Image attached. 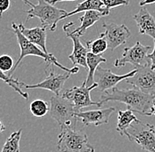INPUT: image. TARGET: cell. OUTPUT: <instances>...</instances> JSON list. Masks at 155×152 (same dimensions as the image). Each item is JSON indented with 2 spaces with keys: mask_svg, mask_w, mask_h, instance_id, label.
<instances>
[{
  "mask_svg": "<svg viewBox=\"0 0 155 152\" xmlns=\"http://www.w3.org/2000/svg\"><path fill=\"white\" fill-rule=\"evenodd\" d=\"M108 101H118L127 105V108L143 115L150 116V113L155 101V97L146 94L138 89H119L112 88L110 92L106 91L101 96L99 107Z\"/></svg>",
  "mask_w": 155,
  "mask_h": 152,
  "instance_id": "cell-1",
  "label": "cell"
},
{
  "mask_svg": "<svg viewBox=\"0 0 155 152\" xmlns=\"http://www.w3.org/2000/svg\"><path fill=\"white\" fill-rule=\"evenodd\" d=\"M136 70L137 73L126 79V83L146 94L155 97V69H152L151 63Z\"/></svg>",
  "mask_w": 155,
  "mask_h": 152,
  "instance_id": "cell-9",
  "label": "cell"
},
{
  "mask_svg": "<svg viewBox=\"0 0 155 152\" xmlns=\"http://www.w3.org/2000/svg\"><path fill=\"white\" fill-rule=\"evenodd\" d=\"M152 115H155V101L153 105V107H152V110H151V113H150V116Z\"/></svg>",
  "mask_w": 155,
  "mask_h": 152,
  "instance_id": "cell-31",
  "label": "cell"
},
{
  "mask_svg": "<svg viewBox=\"0 0 155 152\" xmlns=\"http://www.w3.org/2000/svg\"><path fill=\"white\" fill-rule=\"evenodd\" d=\"M126 1H129V2H130V0H126Z\"/></svg>",
  "mask_w": 155,
  "mask_h": 152,
  "instance_id": "cell-33",
  "label": "cell"
},
{
  "mask_svg": "<svg viewBox=\"0 0 155 152\" xmlns=\"http://www.w3.org/2000/svg\"><path fill=\"white\" fill-rule=\"evenodd\" d=\"M102 17H104V15L100 12V11H86L85 14L83 16H81L79 18V20L81 22L80 26L78 27V28L74 29V30H71V28L72 27V26L74 25L73 22H71V23H68L65 24L64 26V31L65 33H71L74 35H76L78 37H81L83 36L89 27H91L92 26H94L95 23H96L98 20L101 19Z\"/></svg>",
  "mask_w": 155,
  "mask_h": 152,
  "instance_id": "cell-14",
  "label": "cell"
},
{
  "mask_svg": "<svg viewBox=\"0 0 155 152\" xmlns=\"http://www.w3.org/2000/svg\"><path fill=\"white\" fill-rule=\"evenodd\" d=\"M22 129L15 131L6 139L1 152H19V142Z\"/></svg>",
  "mask_w": 155,
  "mask_h": 152,
  "instance_id": "cell-23",
  "label": "cell"
},
{
  "mask_svg": "<svg viewBox=\"0 0 155 152\" xmlns=\"http://www.w3.org/2000/svg\"><path fill=\"white\" fill-rule=\"evenodd\" d=\"M14 61L12 57H10L9 55H2L0 57V70L3 72H8L13 69L14 67Z\"/></svg>",
  "mask_w": 155,
  "mask_h": 152,
  "instance_id": "cell-25",
  "label": "cell"
},
{
  "mask_svg": "<svg viewBox=\"0 0 155 152\" xmlns=\"http://www.w3.org/2000/svg\"><path fill=\"white\" fill-rule=\"evenodd\" d=\"M30 112L35 117H43L48 114L49 111L48 104L42 99H35L30 104Z\"/></svg>",
  "mask_w": 155,
  "mask_h": 152,
  "instance_id": "cell-24",
  "label": "cell"
},
{
  "mask_svg": "<svg viewBox=\"0 0 155 152\" xmlns=\"http://www.w3.org/2000/svg\"><path fill=\"white\" fill-rule=\"evenodd\" d=\"M117 114H118V117H117L116 131L121 135H124L127 128L133 122H137L139 121L135 116L133 111L129 108H127L125 111L119 110Z\"/></svg>",
  "mask_w": 155,
  "mask_h": 152,
  "instance_id": "cell-20",
  "label": "cell"
},
{
  "mask_svg": "<svg viewBox=\"0 0 155 152\" xmlns=\"http://www.w3.org/2000/svg\"><path fill=\"white\" fill-rule=\"evenodd\" d=\"M148 59L150 60L151 63V67L152 69H155V41H154V47H153V50L151 54H148Z\"/></svg>",
  "mask_w": 155,
  "mask_h": 152,
  "instance_id": "cell-28",
  "label": "cell"
},
{
  "mask_svg": "<svg viewBox=\"0 0 155 152\" xmlns=\"http://www.w3.org/2000/svg\"><path fill=\"white\" fill-rule=\"evenodd\" d=\"M47 74V73H46ZM71 73H64V74H57L53 67L50 68V70L47 74L46 78L35 85H25L22 84V87L27 89H43L52 92L55 95L60 96V92L64 86L66 80L69 79Z\"/></svg>",
  "mask_w": 155,
  "mask_h": 152,
  "instance_id": "cell-12",
  "label": "cell"
},
{
  "mask_svg": "<svg viewBox=\"0 0 155 152\" xmlns=\"http://www.w3.org/2000/svg\"><path fill=\"white\" fill-rule=\"evenodd\" d=\"M11 6V0H0V19Z\"/></svg>",
  "mask_w": 155,
  "mask_h": 152,
  "instance_id": "cell-27",
  "label": "cell"
},
{
  "mask_svg": "<svg viewBox=\"0 0 155 152\" xmlns=\"http://www.w3.org/2000/svg\"><path fill=\"white\" fill-rule=\"evenodd\" d=\"M96 88V83H94L93 86L87 87L86 86V81L84 80V82L81 86H74L71 89L65 90L61 96L68 100H70L73 104L74 109H75L76 113H78V112H80V110L82 108L87 107V106L95 105V106L99 107V102L93 101L90 97V92Z\"/></svg>",
  "mask_w": 155,
  "mask_h": 152,
  "instance_id": "cell-8",
  "label": "cell"
},
{
  "mask_svg": "<svg viewBox=\"0 0 155 152\" xmlns=\"http://www.w3.org/2000/svg\"><path fill=\"white\" fill-rule=\"evenodd\" d=\"M137 73V70L130 71L129 73L124 75H116L113 73L109 69H104L102 67H98L94 74V82L97 84V90L101 92H104L116 87L117 84L121 81L126 80L131 76H133Z\"/></svg>",
  "mask_w": 155,
  "mask_h": 152,
  "instance_id": "cell-11",
  "label": "cell"
},
{
  "mask_svg": "<svg viewBox=\"0 0 155 152\" xmlns=\"http://www.w3.org/2000/svg\"><path fill=\"white\" fill-rule=\"evenodd\" d=\"M101 1L107 9H108L109 11L112 8H116L118 6L128 5L130 3L129 1H126V0H101Z\"/></svg>",
  "mask_w": 155,
  "mask_h": 152,
  "instance_id": "cell-26",
  "label": "cell"
},
{
  "mask_svg": "<svg viewBox=\"0 0 155 152\" xmlns=\"http://www.w3.org/2000/svg\"><path fill=\"white\" fill-rule=\"evenodd\" d=\"M12 31L14 32V34H15V35L17 37L18 44H19V48H20V54H19V57L18 58V60H17V62H16V63L14 64L13 69L7 74L9 76H12V75L13 74V72L15 71V70L17 68H19V64L22 62L23 58L26 57H29V56L41 57V58H42L48 63V65H50V64L51 65H55V66L60 68L61 70H64L65 72H68V73L76 74V73L78 72L79 68L78 66H74L73 68H71V69L66 68L65 66L62 65L61 63H59L58 59L54 57L52 54H50V53L49 54H46L41 48H40L36 45H35L34 43H32L31 41H29L28 40L21 34V32L19 31L18 25H16L15 23L12 24Z\"/></svg>",
  "mask_w": 155,
  "mask_h": 152,
  "instance_id": "cell-2",
  "label": "cell"
},
{
  "mask_svg": "<svg viewBox=\"0 0 155 152\" xmlns=\"http://www.w3.org/2000/svg\"><path fill=\"white\" fill-rule=\"evenodd\" d=\"M151 46H145L141 42L137 41L134 46L130 48H125L123 51V57L116 59L114 63V66L121 68L127 63L131 64L134 69L145 66L150 63L148 61V54L151 52Z\"/></svg>",
  "mask_w": 155,
  "mask_h": 152,
  "instance_id": "cell-7",
  "label": "cell"
},
{
  "mask_svg": "<svg viewBox=\"0 0 155 152\" xmlns=\"http://www.w3.org/2000/svg\"><path fill=\"white\" fill-rule=\"evenodd\" d=\"M58 150L60 152H94V147L88 141L87 134L82 130L66 127L61 128L58 135Z\"/></svg>",
  "mask_w": 155,
  "mask_h": 152,
  "instance_id": "cell-4",
  "label": "cell"
},
{
  "mask_svg": "<svg viewBox=\"0 0 155 152\" xmlns=\"http://www.w3.org/2000/svg\"><path fill=\"white\" fill-rule=\"evenodd\" d=\"M27 5L30 6V9L27 11L28 21L33 18H38L41 20V27L50 31H56L58 23L64 19V17L67 11L64 9L56 7L53 5H50L48 0H37V4L35 5L29 0H22Z\"/></svg>",
  "mask_w": 155,
  "mask_h": 152,
  "instance_id": "cell-3",
  "label": "cell"
},
{
  "mask_svg": "<svg viewBox=\"0 0 155 152\" xmlns=\"http://www.w3.org/2000/svg\"><path fill=\"white\" fill-rule=\"evenodd\" d=\"M0 79L3 80L5 84H7L10 87H12V89L14 92H16L17 93H19V95L21 96L22 98H24L26 100H28V92H23L21 90L23 82H20L19 79H15V78H12V76H9L7 74H5V72H3L1 70H0Z\"/></svg>",
  "mask_w": 155,
  "mask_h": 152,
  "instance_id": "cell-22",
  "label": "cell"
},
{
  "mask_svg": "<svg viewBox=\"0 0 155 152\" xmlns=\"http://www.w3.org/2000/svg\"><path fill=\"white\" fill-rule=\"evenodd\" d=\"M116 112V108L111 106L105 109H98L87 112H78L75 113L74 117L76 121H80L84 126L94 125L101 126L103 124H107L112 114Z\"/></svg>",
  "mask_w": 155,
  "mask_h": 152,
  "instance_id": "cell-13",
  "label": "cell"
},
{
  "mask_svg": "<svg viewBox=\"0 0 155 152\" xmlns=\"http://www.w3.org/2000/svg\"><path fill=\"white\" fill-rule=\"evenodd\" d=\"M65 34H66L67 37L71 39L72 43H73V50H72V53L69 56V59L71 61V63L74 66L79 65V66L84 67L86 70H88L87 63L88 49L87 48V47H85L81 43L79 37H78L71 33H65Z\"/></svg>",
  "mask_w": 155,
  "mask_h": 152,
  "instance_id": "cell-17",
  "label": "cell"
},
{
  "mask_svg": "<svg viewBox=\"0 0 155 152\" xmlns=\"http://www.w3.org/2000/svg\"><path fill=\"white\" fill-rule=\"evenodd\" d=\"M155 0H142L139 2L140 6H145V5H154Z\"/></svg>",
  "mask_w": 155,
  "mask_h": 152,
  "instance_id": "cell-29",
  "label": "cell"
},
{
  "mask_svg": "<svg viewBox=\"0 0 155 152\" xmlns=\"http://www.w3.org/2000/svg\"><path fill=\"white\" fill-rule=\"evenodd\" d=\"M124 135L131 143L140 145L145 151L155 152V128L153 124H144L141 121L133 122Z\"/></svg>",
  "mask_w": 155,
  "mask_h": 152,
  "instance_id": "cell-6",
  "label": "cell"
},
{
  "mask_svg": "<svg viewBox=\"0 0 155 152\" xmlns=\"http://www.w3.org/2000/svg\"><path fill=\"white\" fill-rule=\"evenodd\" d=\"M88 11H97L101 12L104 16H107L109 14V10L107 9L104 6V5L101 3V0H85L82 3L78 4L76 7V9H74L72 11L67 12L65 14V16L64 17V19H67L68 17H71L72 15H75L79 12H86Z\"/></svg>",
  "mask_w": 155,
  "mask_h": 152,
  "instance_id": "cell-18",
  "label": "cell"
},
{
  "mask_svg": "<svg viewBox=\"0 0 155 152\" xmlns=\"http://www.w3.org/2000/svg\"><path fill=\"white\" fill-rule=\"evenodd\" d=\"M5 125H4V124L0 121V133H2L3 131H5Z\"/></svg>",
  "mask_w": 155,
  "mask_h": 152,
  "instance_id": "cell-32",
  "label": "cell"
},
{
  "mask_svg": "<svg viewBox=\"0 0 155 152\" xmlns=\"http://www.w3.org/2000/svg\"><path fill=\"white\" fill-rule=\"evenodd\" d=\"M64 1H77V0H48V2L50 5H56L57 3L59 2H64Z\"/></svg>",
  "mask_w": 155,
  "mask_h": 152,
  "instance_id": "cell-30",
  "label": "cell"
},
{
  "mask_svg": "<svg viewBox=\"0 0 155 152\" xmlns=\"http://www.w3.org/2000/svg\"><path fill=\"white\" fill-rule=\"evenodd\" d=\"M107 59L104 58L101 55H94L90 52L87 53V70H88V75L87 77L85 79L86 81V86L87 87L93 86L94 82V74L96 71V69L100 66L101 63H106Z\"/></svg>",
  "mask_w": 155,
  "mask_h": 152,
  "instance_id": "cell-19",
  "label": "cell"
},
{
  "mask_svg": "<svg viewBox=\"0 0 155 152\" xmlns=\"http://www.w3.org/2000/svg\"><path fill=\"white\" fill-rule=\"evenodd\" d=\"M76 113L73 104L62 96H52L49 99V111L48 114L61 127L73 128L76 123L74 114Z\"/></svg>",
  "mask_w": 155,
  "mask_h": 152,
  "instance_id": "cell-5",
  "label": "cell"
},
{
  "mask_svg": "<svg viewBox=\"0 0 155 152\" xmlns=\"http://www.w3.org/2000/svg\"><path fill=\"white\" fill-rule=\"evenodd\" d=\"M18 27L21 34L28 39L29 41H31L37 47H40V48H41L46 54H49L46 47V36H47L46 30L47 29L43 27L27 28L21 23L18 25Z\"/></svg>",
  "mask_w": 155,
  "mask_h": 152,
  "instance_id": "cell-16",
  "label": "cell"
},
{
  "mask_svg": "<svg viewBox=\"0 0 155 152\" xmlns=\"http://www.w3.org/2000/svg\"><path fill=\"white\" fill-rule=\"evenodd\" d=\"M133 19L140 34H145L155 41V18L145 7H142L137 13L133 15Z\"/></svg>",
  "mask_w": 155,
  "mask_h": 152,
  "instance_id": "cell-15",
  "label": "cell"
},
{
  "mask_svg": "<svg viewBox=\"0 0 155 152\" xmlns=\"http://www.w3.org/2000/svg\"><path fill=\"white\" fill-rule=\"evenodd\" d=\"M102 27L105 29L104 35L110 50H115L124 45L131 35L130 29L124 24L118 25L114 22H104Z\"/></svg>",
  "mask_w": 155,
  "mask_h": 152,
  "instance_id": "cell-10",
  "label": "cell"
},
{
  "mask_svg": "<svg viewBox=\"0 0 155 152\" xmlns=\"http://www.w3.org/2000/svg\"><path fill=\"white\" fill-rule=\"evenodd\" d=\"M87 48L88 49V52L94 55H102L108 48V44L104 35V33L101 34L99 37L94 40L87 41Z\"/></svg>",
  "mask_w": 155,
  "mask_h": 152,
  "instance_id": "cell-21",
  "label": "cell"
}]
</instances>
